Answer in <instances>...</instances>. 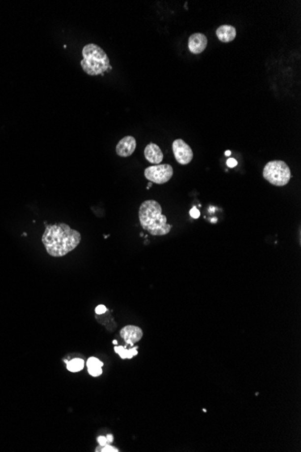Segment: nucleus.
Instances as JSON below:
<instances>
[{"instance_id":"nucleus-1","label":"nucleus","mask_w":301,"mask_h":452,"mask_svg":"<svg viewBox=\"0 0 301 452\" xmlns=\"http://www.w3.org/2000/svg\"><path fill=\"white\" fill-rule=\"evenodd\" d=\"M42 241L51 257L60 258L70 253L80 245L81 235L69 225L58 223L46 226Z\"/></svg>"},{"instance_id":"nucleus-2","label":"nucleus","mask_w":301,"mask_h":452,"mask_svg":"<svg viewBox=\"0 0 301 452\" xmlns=\"http://www.w3.org/2000/svg\"><path fill=\"white\" fill-rule=\"evenodd\" d=\"M161 206L153 199L144 201L139 209V221L142 227L152 236H165L172 230V225L167 223Z\"/></svg>"},{"instance_id":"nucleus-3","label":"nucleus","mask_w":301,"mask_h":452,"mask_svg":"<svg viewBox=\"0 0 301 452\" xmlns=\"http://www.w3.org/2000/svg\"><path fill=\"white\" fill-rule=\"evenodd\" d=\"M82 56L81 67L89 75H100L111 68L108 54L95 43L85 45L82 49Z\"/></svg>"},{"instance_id":"nucleus-4","label":"nucleus","mask_w":301,"mask_h":452,"mask_svg":"<svg viewBox=\"0 0 301 452\" xmlns=\"http://www.w3.org/2000/svg\"><path fill=\"white\" fill-rule=\"evenodd\" d=\"M263 175L271 184L282 187L287 185L291 180V169L285 161L274 160L269 161L264 166Z\"/></svg>"},{"instance_id":"nucleus-5","label":"nucleus","mask_w":301,"mask_h":452,"mask_svg":"<svg viewBox=\"0 0 301 452\" xmlns=\"http://www.w3.org/2000/svg\"><path fill=\"white\" fill-rule=\"evenodd\" d=\"M145 176L150 183L157 184L166 183L173 176V168L171 164H156L147 167L145 170Z\"/></svg>"},{"instance_id":"nucleus-6","label":"nucleus","mask_w":301,"mask_h":452,"mask_svg":"<svg viewBox=\"0 0 301 452\" xmlns=\"http://www.w3.org/2000/svg\"><path fill=\"white\" fill-rule=\"evenodd\" d=\"M172 152L176 161L182 165L188 164L193 159V151L182 139H176L172 143Z\"/></svg>"},{"instance_id":"nucleus-7","label":"nucleus","mask_w":301,"mask_h":452,"mask_svg":"<svg viewBox=\"0 0 301 452\" xmlns=\"http://www.w3.org/2000/svg\"><path fill=\"white\" fill-rule=\"evenodd\" d=\"M208 43V38L204 33L195 32L188 38V50L194 54H201L202 52H204L205 49L207 48Z\"/></svg>"},{"instance_id":"nucleus-8","label":"nucleus","mask_w":301,"mask_h":452,"mask_svg":"<svg viewBox=\"0 0 301 452\" xmlns=\"http://www.w3.org/2000/svg\"><path fill=\"white\" fill-rule=\"evenodd\" d=\"M136 148V140L132 135L124 136L119 141L116 147L117 155L120 157H128L134 154Z\"/></svg>"},{"instance_id":"nucleus-9","label":"nucleus","mask_w":301,"mask_h":452,"mask_svg":"<svg viewBox=\"0 0 301 452\" xmlns=\"http://www.w3.org/2000/svg\"><path fill=\"white\" fill-rule=\"evenodd\" d=\"M120 335L127 344L134 345L143 338V330L139 327L128 325L121 329Z\"/></svg>"},{"instance_id":"nucleus-10","label":"nucleus","mask_w":301,"mask_h":452,"mask_svg":"<svg viewBox=\"0 0 301 452\" xmlns=\"http://www.w3.org/2000/svg\"><path fill=\"white\" fill-rule=\"evenodd\" d=\"M145 157L151 164H160L163 160L161 148L154 143H150L145 148Z\"/></svg>"},{"instance_id":"nucleus-11","label":"nucleus","mask_w":301,"mask_h":452,"mask_svg":"<svg viewBox=\"0 0 301 452\" xmlns=\"http://www.w3.org/2000/svg\"><path fill=\"white\" fill-rule=\"evenodd\" d=\"M215 34L222 43H230L237 37V29L233 26L223 25L216 29Z\"/></svg>"},{"instance_id":"nucleus-12","label":"nucleus","mask_w":301,"mask_h":452,"mask_svg":"<svg viewBox=\"0 0 301 452\" xmlns=\"http://www.w3.org/2000/svg\"><path fill=\"white\" fill-rule=\"evenodd\" d=\"M115 352L119 354L121 358L126 359V358H132L133 356L138 354V351L136 348H133L131 350H126L123 347H116L115 348Z\"/></svg>"},{"instance_id":"nucleus-13","label":"nucleus","mask_w":301,"mask_h":452,"mask_svg":"<svg viewBox=\"0 0 301 452\" xmlns=\"http://www.w3.org/2000/svg\"><path fill=\"white\" fill-rule=\"evenodd\" d=\"M84 361L81 358H74L67 363V368L70 372H79L84 367Z\"/></svg>"},{"instance_id":"nucleus-14","label":"nucleus","mask_w":301,"mask_h":452,"mask_svg":"<svg viewBox=\"0 0 301 452\" xmlns=\"http://www.w3.org/2000/svg\"><path fill=\"white\" fill-rule=\"evenodd\" d=\"M103 363L97 357H90L87 361V367L89 369H94V368H102Z\"/></svg>"},{"instance_id":"nucleus-15","label":"nucleus","mask_w":301,"mask_h":452,"mask_svg":"<svg viewBox=\"0 0 301 452\" xmlns=\"http://www.w3.org/2000/svg\"><path fill=\"white\" fill-rule=\"evenodd\" d=\"M96 452H118V449L116 448L111 447L109 445H106V446H99V447L97 448V451Z\"/></svg>"},{"instance_id":"nucleus-16","label":"nucleus","mask_w":301,"mask_h":452,"mask_svg":"<svg viewBox=\"0 0 301 452\" xmlns=\"http://www.w3.org/2000/svg\"><path fill=\"white\" fill-rule=\"evenodd\" d=\"M89 374L92 377H99L102 374V368H94V369H89Z\"/></svg>"},{"instance_id":"nucleus-17","label":"nucleus","mask_w":301,"mask_h":452,"mask_svg":"<svg viewBox=\"0 0 301 452\" xmlns=\"http://www.w3.org/2000/svg\"><path fill=\"white\" fill-rule=\"evenodd\" d=\"M189 215L196 220V219H199V216H200V212L196 207H193L189 211Z\"/></svg>"},{"instance_id":"nucleus-18","label":"nucleus","mask_w":301,"mask_h":452,"mask_svg":"<svg viewBox=\"0 0 301 452\" xmlns=\"http://www.w3.org/2000/svg\"><path fill=\"white\" fill-rule=\"evenodd\" d=\"M107 311H108V309H107V307L105 306V305H98V306L96 308V313L98 314V315L104 314Z\"/></svg>"},{"instance_id":"nucleus-19","label":"nucleus","mask_w":301,"mask_h":452,"mask_svg":"<svg viewBox=\"0 0 301 452\" xmlns=\"http://www.w3.org/2000/svg\"><path fill=\"white\" fill-rule=\"evenodd\" d=\"M97 442L99 443V446H106V445H108V440H107V437H98V438H97Z\"/></svg>"},{"instance_id":"nucleus-20","label":"nucleus","mask_w":301,"mask_h":452,"mask_svg":"<svg viewBox=\"0 0 301 452\" xmlns=\"http://www.w3.org/2000/svg\"><path fill=\"white\" fill-rule=\"evenodd\" d=\"M226 164H227V166L230 167V168H234V167L237 166V161L234 158H229L226 161Z\"/></svg>"},{"instance_id":"nucleus-21","label":"nucleus","mask_w":301,"mask_h":452,"mask_svg":"<svg viewBox=\"0 0 301 452\" xmlns=\"http://www.w3.org/2000/svg\"><path fill=\"white\" fill-rule=\"evenodd\" d=\"M107 440H108V443H112V442H113V441H114L113 436H112L111 434H109V435H108V436H107Z\"/></svg>"},{"instance_id":"nucleus-22","label":"nucleus","mask_w":301,"mask_h":452,"mask_svg":"<svg viewBox=\"0 0 301 452\" xmlns=\"http://www.w3.org/2000/svg\"><path fill=\"white\" fill-rule=\"evenodd\" d=\"M225 154H226V156H231V151H226Z\"/></svg>"},{"instance_id":"nucleus-23","label":"nucleus","mask_w":301,"mask_h":452,"mask_svg":"<svg viewBox=\"0 0 301 452\" xmlns=\"http://www.w3.org/2000/svg\"><path fill=\"white\" fill-rule=\"evenodd\" d=\"M150 186H151V183H149V185H148V187H147V188H150Z\"/></svg>"}]
</instances>
